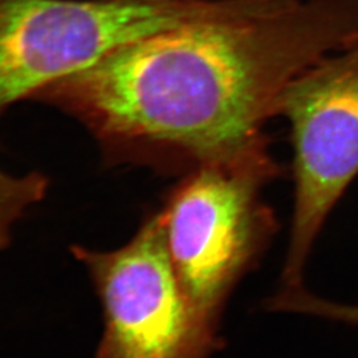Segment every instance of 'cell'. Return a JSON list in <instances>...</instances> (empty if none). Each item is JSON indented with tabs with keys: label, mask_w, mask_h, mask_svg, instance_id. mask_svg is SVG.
<instances>
[{
	"label": "cell",
	"mask_w": 358,
	"mask_h": 358,
	"mask_svg": "<svg viewBox=\"0 0 358 358\" xmlns=\"http://www.w3.org/2000/svg\"><path fill=\"white\" fill-rule=\"evenodd\" d=\"M357 41L358 0H217L32 99L76 117L118 162L263 165L256 133L284 92Z\"/></svg>",
	"instance_id": "obj_1"
},
{
	"label": "cell",
	"mask_w": 358,
	"mask_h": 358,
	"mask_svg": "<svg viewBox=\"0 0 358 358\" xmlns=\"http://www.w3.org/2000/svg\"><path fill=\"white\" fill-rule=\"evenodd\" d=\"M217 0H0V113L109 53L210 13Z\"/></svg>",
	"instance_id": "obj_2"
},
{
	"label": "cell",
	"mask_w": 358,
	"mask_h": 358,
	"mask_svg": "<svg viewBox=\"0 0 358 358\" xmlns=\"http://www.w3.org/2000/svg\"><path fill=\"white\" fill-rule=\"evenodd\" d=\"M268 173L269 165L201 166L161 211L179 284L211 327L272 230V217L257 195Z\"/></svg>",
	"instance_id": "obj_3"
},
{
	"label": "cell",
	"mask_w": 358,
	"mask_h": 358,
	"mask_svg": "<svg viewBox=\"0 0 358 358\" xmlns=\"http://www.w3.org/2000/svg\"><path fill=\"white\" fill-rule=\"evenodd\" d=\"M279 112L291 122L296 178L282 279L299 288L325 219L358 174V41L294 78Z\"/></svg>",
	"instance_id": "obj_4"
},
{
	"label": "cell",
	"mask_w": 358,
	"mask_h": 358,
	"mask_svg": "<svg viewBox=\"0 0 358 358\" xmlns=\"http://www.w3.org/2000/svg\"><path fill=\"white\" fill-rule=\"evenodd\" d=\"M73 252L103 300L99 358H203L208 352L214 327L196 313L179 284L161 213L120 250L76 247Z\"/></svg>",
	"instance_id": "obj_5"
},
{
	"label": "cell",
	"mask_w": 358,
	"mask_h": 358,
	"mask_svg": "<svg viewBox=\"0 0 358 358\" xmlns=\"http://www.w3.org/2000/svg\"><path fill=\"white\" fill-rule=\"evenodd\" d=\"M48 189V180L41 174L13 177L0 170V250L11 239L13 224L36 205Z\"/></svg>",
	"instance_id": "obj_6"
},
{
	"label": "cell",
	"mask_w": 358,
	"mask_h": 358,
	"mask_svg": "<svg viewBox=\"0 0 358 358\" xmlns=\"http://www.w3.org/2000/svg\"><path fill=\"white\" fill-rule=\"evenodd\" d=\"M279 308L282 312L319 316L322 319L341 321L358 325V306L338 304L308 294L303 288L287 291L279 297Z\"/></svg>",
	"instance_id": "obj_7"
}]
</instances>
